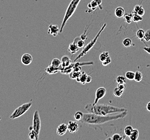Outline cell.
I'll return each mask as SVG.
<instances>
[{"label": "cell", "instance_id": "cell-44", "mask_svg": "<svg viewBox=\"0 0 150 140\" xmlns=\"http://www.w3.org/2000/svg\"><path fill=\"white\" fill-rule=\"evenodd\" d=\"M1 119H2V118H1V117H0V120H1Z\"/></svg>", "mask_w": 150, "mask_h": 140}, {"label": "cell", "instance_id": "cell-20", "mask_svg": "<svg viewBox=\"0 0 150 140\" xmlns=\"http://www.w3.org/2000/svg\"><path fill=\"white\" fill-rule=\"evenodd\" d=\"M51 65L56 68H60L62 66V61L57 58H55L51 61Z\"/></svg>", "mask_w": 150, "mask_h": 140}, {"label": "cell", "instance_id": "cell-11", "mask_svg": "<svg viewBox=\"0 0 150 140\" xmlns=\"http://www.w3.org/2000/svg\"><path fill=\"white\" fill-rule=\"evenodd\" d=\"M33 61V58L30 54L29 53H24L23 55L21 57V62L24 65H30Z\"/></svg>", "mask_w": 150, "mask_h": 140}, {"label": "cell", "instance_id": "cell-38", "mask_svg": "<svg viewBox=\"0 0 150 140\" xmlns=\"http://www.w3.org/2000/svg\"><path fill=\"white\" fill-rule=\"evenodd\" d=\"M111 62V59L110 57L109 56L108 57L106 60H104V61L102 62V65L104 66H106L109 65Z\"/></svg>", "mask_w": 150, "mask_h": 140}, {"label": "cell", "instance_id": "cell-10", "mask_svg": "<svg viewBox=\"0 0 150 140\" xmlns=\"http://www.w3.org/2000/svg\"><path fill=\"white\" fill-rule=\"evenodd\" d=\"M59 32H60V28H59V26L57 25L50 24L49 26L48 31V34L52 35L54 37H56Z\"/></svg>", "mask_w": 150, "mask_h": 140}, {"label": "cell", "instance_id": "cell-23", "mask_svg": "<svg viewBox=\"0 0 150 140\" xmlns=\"http://www.w3.org/2000/svg\"><path fill=\"white\" fill-rule=\"evenodd\" d=\"M145 31L144 30L142 29H139L137 30V32H136V36H137V38L141 40V42H143V39H144V37L145 35Z\"/></svg>", "mask_w": 150, "mask_h": 140}, {"label": "cell", "instance_id": "cell-14", "mask_svg": "<svg viewBox=\"0 0 150 140\" xmlns=\"http://www.w3.org/2000/svg\"><path fill=\"white\" fill-rule=\"evenodd\" d=\"M88 75H87L85 72L82 71L81 72L79 76L75 80H76L77 82L80 83L82 85H84L87 83V78Z\"/></svg>", "mask_w": 150, "mask_h": 140}, {"label": "cell", "instance_id": "cell-32", "mask_svg": "<svg viewBox=\"0 0 150 140\" xmlns=\"http://www.w3.org/2000/svg\"><path fill=\"white\" fill-rule=\"evenodd\" d=\"M109 56V53L108 51H104L101 53L99 56V60L102 62L106 60L108 57Z\"/></svg>", "mask_w": 150, "mask_h": 140}, {"label": "cell", "instance_id": "cell-3", "mask_svg": "<svg viewBox=\"0 0 150 140\" xmlns=\"http://www.w3.org/2000/svg\"><path fill=\"white\" fill-rule=\"evenodd\" d=\"M81 0H72L67 8L65 16L62 22V26L60 28V32L62 33L64 30L65 26L67 22L69 19L75 13V10L77 8L78 5Z\"/></svg>", "mask_w": 150, "mask_h": 140}, {"label": "cell", "instance_id": "cell-43", "mask_svg": "<svg viewBox=\"0 0 150 140\" xmlns=\"http://www.w3.org/2000/svg\"><path fill=\"white\" fill-rule=\"evenodd\" d=\"M146 109H147V110L148 111L150 112V102H149L147 103V105H146Z\"/></svg>", "mask_w": 150, "mask_h": 140}, {"label": "cell", "instance_id": "cell-7", "mask_svg": "<svg viewBox=\"0 0 150 140\" xmlns=\"http://www.w3.org/2000/svg\"><path fill=\"white\" fill-rule=\"evenodd\" d=\"M94 64L93 61H88V62H76L75 63V66H82L84 65H93ZM73 71V69L69 66L66 67L62 68V70H60V72L62 74L64 75H69L71 72Z\"/></svg>", "mask_w": 150, "mask_h": 140}, {"label": "cell", "instance_id": "cell-8", "mask_svg": "<svg viewBox=\"0 0 150 140\" xmlns=\"http://www.w3.org/2000/svg\"><path fill=\"white\" fill-rule=\"evenodd\" d=\"M106 88H103V87L98 88L95 92V98L93 102V105H95L97 104L99 100L106 96Z\"/></svg>", "mask_w": 150, "mask_h": 140}, {"label": "cell", "instance_id": "cell-42", "mask_svg": "<svg viewBox=\"0 0 150 140\" xmlns=\"http://www.w3.org/2000/svg\"><path fill=\"white\" fill-rule=\"evenodd\" d=\"M92 80V77L90 75H88L87 78V83H90Z\"/></svg>", "mask_w": 150, "mask_h": 140}, {"label": "cell", "instance_id": "cell-30", "mask_svg": "<svg viewBox=\"0 0 150 140\" xmlns=\"http://www.w3.org/2000/svg\"><path fill=\"white\" fill-rule=\"evenodd\" d=\"M124 18L125 22L128 24H130L133 21V13H125Z\"/></svg>", "mask_w": 150, "mask_h": 140}, {"label": "cell", "instance_id": "cell-13", "mask_svg": "<svg viewBox=\"0 0 150 140\" xmlns=\"http://www.w3.org/2000/svg\"><path fill=\"white\" fill-rule=\"evenodd\" d=\"M68 130V126L65 123H62L60 124L57 128V134L58 135H64L67 133Z\"/></svg>", "mask_w": 150, "mask_h": 140}, {"label": "cell", "instance_id": "cell-22", "mask_svg": "<svg viewBox=\"0 0 150 140\" xmlns=\"http://www.w3.org/2000/svg\"><path fill=\"white\" fill-rule=\"evenodd\" d=\"M74 40L76 42V45H78L79 48H82L84 47V45H85L84 40H81L80 37H76Z\"/></svg>", "mask_w": 150, "mask_h": 140}, {"label": "cell", "instance_id": "cell-15", "mask_svg": "<svg viewBox=\"0 0 150 140\" xmlns=\"http://www.w3.org/2000/svg\"><path fill=\"white\" fill-rule=\"evenodd\" d=\"M80 48L76 45V42L74 40L73 42H72L71 44L69 45L68 48V51L69 52L71 53L72 55L75 54L76 53L78 52Z\"/></svg>", "mask_w": 150, "mask_h": 140}, {"label": "cell", "instance_id": "cell-31", "mask_svg": "<svg viewBox=\"0 0 150 140\" xmlns=\"http://www.w3.org/2000/svg\"><path fill=\"white\" fill-rule=\"evenodd\" d=\"M29 137L31 140H37L39 139V137L37 136L36 133L33 130H31L29 134Z\"/></svg>", "mask_w": 150, "mask_h": 140}, {"label": "cell", "instance_id": "cell-5", "mask_svg": "<svg viewBox=\"0 0 150 140\" xmlns=\"http://www.w3.org/2000/svg\"><path fill=\"white\" fill-rule=\"evenodd\" d=\"M32 105V102L31 101H30L29 102L25 103L21 105L16 109L14 110L13 113L9 116V118L14 120L22 116L25 113H27L28 110L30 108Z\"/></svg>", "mask_w": 150, "mask_h": 140}, {"label": "cell", "instance_id": "cell-27", "mask_svg": "<svg viewBox=\"0 0 150 140\" xmlns=\"http://www.w3.org/2000/svg\"><path fill=\"white\" fill-rule=\"evenodd\" d=\"M84 113H83L82 112L78 111L74 114V117L75 120L79 121L82 120V118H84Z\"/></svg>", "mask_w": 150, "mask_h": 140}, {"label": "cell", "instance_id": "cell-36", "mask_svg": "<svg viewBox=\"0 0 150 140\" xmlns=\"http://www.w3.org/2000/svg\"><path fill=\"white\" fill-rule=\"evenodd\" d=\"M125 139L124 137H122V136L121 135L119 134H115L112 136L111 140H124Z\"/></svg>", "mask_w": 150, "mask_h": 140}, {"label": "cell", "instance_id": "cell-29", "mask_svg": "<svg viewBox=\"0 0 150 140\" xmlns=\"http://www.w3.org/2000/svg\"><path fill=\"white\" fill-rule=\"evenodd\" d=\"M125 78L129 80H133L135 79V73L133 71H128L125 73Z\"/></svg>", "mask_w": 150, "mask_h": 140}, {"label": "cell", "instance_id": "cell-39", "mask_svg": "<svg viewBox=\"0 0 150 140\" xmlns=\"http://www.w3.org/2000/svg\"><path fill=\"white\" fill-rule=\"evenodd\" d=\"M88 28L87 29H86L84 31V33L81 35L80 36V38L81 39V40H87V30Z\"/></svg>", "mask_w": 150, "mask_h": 140}, {"label": "cell", "instance_id": "cell-33", "mask_svg": "<svg viewBox=\"0 0 150 140\" xmlns=\"http://www.w3.org/2000/svg\"><path fill=\"white\" fill-rule=\"evenodd\" d=\"M81 72H76L73 71L69 74V77L71 79H76L79 76Z\"/></svg>", "mask_w": 150, "mask_h": 140}, {"label": "cell", "instance_id": "cell-16", "mask_svg": "<svg viewBox=\"0 0 150 140\" xmlns=\"http://www.w3.org/2000/svg\"><path fill=\"white\" fill-rule=\"evenodd\" d=\"M61 67H62V66H61V67L60 68H56V67H53V66H52L50 64L45 69V72L47 74H49V75L56 74V73H57L58 72H59L60 71Z\"/></svg>", "mask_w": 150, "mask_h": 140}, {"label": "cell", "instance_id": "cell-12", "mask_svg": "<svg viewBox=\"0 0 150 140\" xmlns=\"http://www.w3.org/2000/svg\"><path fill=\"white\" fill-rule=\"evenodd\" d=\"M67 126H68V131H70V133L72 134H74L79 130V125L78 123L76 122L75 121H69L67 125Z\"/></svg>", "mask_w": 150, "mask_h": 140}, {"label": "cell", "instance_id": "cell-25", "mask_svg": "<svg viewBox=\"0 0 150 140\" xmlns=\"http://www.w3.org/2000/svg\"><path fill=\"white\" fill-rule=\"evenodd\" d=\"M133 130V127L131 126H127L125 127L124 132V134H125V135L129 137L131 134Z\"/></svg>", "mask_w": 150, "mask_h": 140}, {"label": "cell", "instance_id": "cell-24", "mask_svg": "<svg viewBox=\"0 0 150 140\" xmlns=\"http://www.w3.org/2000/svg\"><path fill=\"white\" fill-rule=\"evenodd\" d=\"M122 44L125 48H129L133 45V40L130 38H126L123 40Z\"/></svg>", "mask_w": 150, "mask_h": 140}, {"label": "cell", "instance_id": "cell-6", "mask_svg": "<svg viewBox=\"0 0 150 140\" xmlns=\"http://www.w3.org/2000/svg\"><path fill=\"white\" fill-rule=\"evenodd\" d=\"M41 129V120L40 118V113L38 110L35 112L33 116L32 126L29 128L30 131L33 130L35 131L37 136H40V131Z\"/></svg>", "mask_w": 150, "mask_h": 140}, {"label": "cell", "instance_id": "cell-28", "mask_svg": "<svg viewBox=\"0 0 150 140\" xmlns=\"http://www.w3.org/2000/svg\"><path fill=\"white\" fill-rule=\"evenodd\" d=\"M123 92V91L120 90L119 88L117 86L116 88H114L113 93H114V95L116 97L119 98V97H121V96H122Z\"/></svg>", "mask_w": 150, "mask_h": 140}, {"label": "cell", "instance_id": "cell-35", "mask_svg": "<svg viewBox=\"0 0 150 140\" xmlns=\"http://www.w3.org/2000/svg\"><path fill=\"white\" fill-rule=\"evenodd\" d=\"M126 78L122 75H119L116 78V82L117 83H126Z\"/></svg>", "mask_w": 150, "mask_h": 140}, {"label": "cell", "instance_id": "cell-1", "mask_svg": "<svg viewBox=\"0 0 150 140\" xmlns=\"http://www.w3.org/2000/svg\"><path fill=\"white\" fill-rule=\"evenodd\" d=\"M127 115V111L116 113L113 115H99L93 113H84L82 122L89 125H99L111 121L125 118Z\"/></svg>", "mask_w": 150, "mask_h": 140}, {"label": "cell", "instance_id": "cell-18", "mask_svg": "<svg viewBox=\"0 0 150 140\" xmlns=\"http://www.w3.org/2000/svg\"><path fill=\"white\" fill-rule=\"evenodd\" d=\"M133 13H137L138 15L143 16L145 14V10L143 8L141 5H136L134 7Z\"/></svg>", "mask_w": 150, "mask_h": 140}, {"label": "cell", "instance_id": "cell-21", "mask_svg": "<svg viewBox=\"0 0 150 140\" xmlns=\"http://www.w3.org/2000/svg\"><path fill=\"white\" fill-rule=\"evenodd\" d=\"M139 131L137 129H135L133 130L131 134L129 136L130 139L131 140H137L139 137Z\"/></svg>", "mask_w": 150, "mask_h": 140}, {"label": "cell", "instance_id": "cell-19", "mask_svg": "<svg viewBox=\"0 0 150 140\" xmlns=\"http://www.w3.org/2000/svg\"><path fill=\"white\" fill-rule=\"evenodd\" d=\"M115 15L117 18H123L125 15V10L123 7H119L115 9Z\"/></svg>", "mask_w": 150, "mask_h": 140}, {"label": "cell", "instance_id": "cell-17", "mask_svg": "<svg viewBox=\"0 0 150 140\" xmlns=\"http://www.w3.org/2000/svg\"><path fill=\"white\" fill-rule=\"evenodd\" d=\"M61 61H62V66L63 68L69 66L72 63L71 58L66 55H65L62 57Z\"/></svg>", "mask_w": 150, "mask_h": 140}, {"label": "cell", "instance_id": "cell-26", "mask_svg": "<svg viewBox=\"0 0 150 140\" xmlns=\"http://www.w3.org/2000/svg\"><path fill=\"white\" fill-rule=\"evenodd\" d=\"M143 75L141 71H137L135 72V76L134 80L137 82H141L143 79Z\"/></svg>", "mask_w": 150, "mask_h": 140}, {"label": "cell", "instance_id": "cell-2", "mask_svg": "<svg viewBox=\"0 0 150 140\" xmlns=\"http://www.w3.org/2000/svg\"><path fill=\"white\" fill-rule=\"evenodd\" d=\"M84 108L88 113L99 115H108L109 114H116L127 111V110L124 108L98 104L95 105H93V104H88L85 106Z\"/></svg>", "mask_w": 150, "mask_h": 140}, {"label": "cell", "instance_id": "cell-40", "mask_svg": "<svg viewBox=\"0 0 150 140\" xmlns=\"http://www.w3.org/2000/svg\"><path fill=\"white\" fill-rule=\"evenodd\" d=\"M117 87L119 88L120 90L124 91V90L126 88V85H125V83H118Z\"/></svg>", "mask_w": 150, "mask_h": 140}, {"label": "cell", "instance_id": "cell-4", "mask_svg": "<svg viewBox=\"0 0 150 140\" xmlns=\"http://www.w3.org/2000/svg\"><path fill=\"white\" fill-rule=\"evenodd\" d=\"M106 24L104 23L103 24V26H102L101 29L98 32L97 35L95 36V37L88 44H87L86 46L84 47L83 50H82V51L80 53L79 55L77 57H76V58L74 59V62L77 61L78 59H79L81 58L84 57V56L87 55L91 50V49L93 48V47L94 46V45L96 43L98 37H100V36L101 34V33L103 32V31L104 30V29L106 28Z\"/></svg>", "mask_w": 150, "mask_h": 140}, {"label": "cell", "instance_id": "cell-34", "mask_svg": "<svg viewBox=\"0 0 150 140\" xmlns=\"http://www.w3.org/2000/svg\"><path fill=\"white\" fill-rule=\"evenodd\" d=\"M143 20V18L141 16L137 13H133V21L134 22H138Z\"/></svg>", "mask_w": 150, "mask_h": 140}, {"label": "cell", "instance_id": "cell-41", "mask_svg": "<svg viewBox=\"0 0 150 140\" xmlns=\"http://www.w3.org/2000/svg\"><path fill=\"white\" fill-rule=\"evenodd\" d=\"M143 50H144L145 51H146V52L148 53L149 54H150V47H147V46H146V47L143 48Z\"/></svg>", "mask_w": 150, "mask_h": 140}, {"label": "cell", "instance_id": "cell-9", "mask_svg": "<svg viewBox=\"0 0 150 140\" xmlns=\"http://www.w3.org/2000/svg\"><path fill=\"white\" fill-rule=\"evenodd\" d=\"M102 0H92L88 5V7L92 11L95 10L97 8L102 9Z\"/></svg>", "mask_w": 150, "mask_h": 140}, {"label": "cell", "instance_id": "cell-37", "mask_svg": "<svg viewBox=\"0 0 150 140\" xmlns=\"http://www.w3.org/2000/svg\"><path fill=\"white\" fill-rule=\"evenodd\" d=\"M143 40L146 42L150 41V29H148L146 31Z\"/></svg>", "mask_w": 150, "mask_h": 140}]
</instances>
